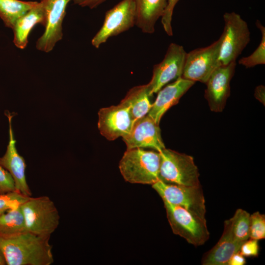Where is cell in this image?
Returning <instances> with one entry per match:
<instances>
[{
	"mask_svg": "<svg viewBox=\"0 0 265 265\" xmlns=\"http://www.w3.org/2000/svg\"><path fill=\"white\" fill-rule=\"evenodd\" d=\"M50 238L27 231L0 235V248L7 265H51L54 259Z\"/></svg>",
	"mask_w": 265,
	"mask_h": 265,
	"instance_id": "6da1fadb",
	"label": "cell"
},
{
	"mask_svg": "<svg viewBox=\"0 0 265 265\" xmlns=\"http://www.w3.org/2000/svg\"><path fill=\"white\" fill-rule=\"evenodd\" d=\"M160 162L159 152L136 148L127 149L119 168L127 182L152 185L159 180Z\"/></svg>",
	"mask_w": 265,
	"mask_h": 265,
	"instance_id": "7a4b0ae2",
	"label": "cell"
},
{
	"mask_svg": "<svg viewBox=\"0 0 265 265\" xmlns=\"http://www.w3.org/2000/svg\"><path fill=\"white\" fill-rule=\"evenodd\" d=\"M26 231L34 234L51 237L60 220L54 202L48 196L28 197L21 204Z\"/></svg>",
	"mask_w": 265,
	"mask_h": 265,
	"instance_id": "3957f363",
	"label": "cell"
},
{
	"mask_svg": "<svg viewBox=\"0 0 265 265\" xmlns=\"http://www.w3.org/2000/svg\"><path fill=\"white\" fill-rule=\"evenodd\" d=\"M159 180L186 186H200L199 173L191 156L166 149L160 152Z\"/></svg>",
	"mask_w": 265,
	"mask_h": 265,
	"instance_id": "277c9868",
	"label": "cell"
},
{
	"mask_svg": "<svg viewBox=\"0 0 265 265\" xmlns=\"http://www.w3.org/2000/svg\"><path fill=\"white\" fill-rule=\"evenodd\" d=\"M167 217L174 234L195 246L204 244L209 238L206 219L180 206L163 200Z\"/></svg>",
	"mask_w": 265,
	"mask_h": 265,
	"instance_id": "5b68a950",
	"label": "cell"
},
{
	"mask_svg": "<svg viewBox=\"0 0 265 265\" xmlns=\"http://www.w3.org/2000/svg\"><path fill=\"white\" fill-rule=\"evenodd\" d=\"M223 20L219 60L226 65L236 61L250 42V32L247 23L237 13H225Z\"/></svg>",
	"mask_w": 265,
	"mask_h": 265,
	"instance_id": "8992f818",
	"label": "cell"
},
{
	"mask_svg": "<svg viewBox=\"0 0 265 265\" xmlns=\"http://www.w3.org/2000/svg\"><path fill=\"white\" fill-rule=\"evenodd\" d=\"M222 38L207 47L187 53L182 77L206 83L212 73L221 65L219 60Z\"/></svg>",
	"mask_w": 265,
	"mask_h": 265,
	"instance_id": "52a82bcc",
	"label": "cell"
},
{
	"mask_svg": "<svg viewBox=\"0 0 265 265\" xmlns=\"http://www.w3.org/2000/svg\"><path fill=\"white\" fill-rule=\"evenodd\" d=\"M152 187L163 200L205 219V200L201 186H186L159 181Z\"/></svg>",
	"mask_w": 265,
	"mask_h": 265,
	"instance_id": "ba28073f",
	"label": "cell"
},
{
	"mask_svg": "<svg viewBox=\"0 0 265 265\" xmlns=\"http://www.w3.org/2000/svg\"><path fill=\"white\" fill-rule=\"evenodd\" d=\"M134 0H122L106 13L103 24L91 40L98 49L110 37L125 32L135 25Z\"/></svg>",
	"mask_w": 265,
	"mask_h": 265,
	"instance_id": "9c48e42d",
	"label": "cell"
},
{
	"mask_svg": "<svg viewBox=\"0 0 265 265\" xmlns=\"http://www.w3.org/2000/svg\"><path fill=\"white\" fill-rule=\"evenodd\" d=\"M186 54L182 46L174 43L169 45L162 60L154 66L152 78L147 84L150 96L169 82L182 77Z\"/></svg>",
	"mask_w": 265,
	"mask_h": 265,
	"instance_id": "30bf717a",
	"label": "cell"
},
{
	"mask_svg": "<svg viewBox=\"0 0 265 265\" xmlns=\"http://www.w3.org/2000/svg\"><path fill=\"white\" fill-rule=\"evenodd\" d=\"M72 0H40L46 18L45 30L36 43L40 51L51 52L63 37L62 23L68 4Z\"/></svg>",
	"mask_w": 265,
	"mask_h": 265,
	"instance_id": "8fae6325",
	"label": "cell"
},
{
	"mask_svg": "<svg viewBox=\"0 0 265 265\" xmlns=\"http://www.w3.org/2000/svg\"><path fill=\"white\" fill-rule=\"evenodd\" d=\"M133 124L129 106L121 101L116 106L102 108L98 112V129L108 140L125 136Z\"/></svg>",
	"mask_w": 265,
	"mask_h": 265,
	"instance_id": "7c38bea8",
	"label": "cell"
},
{
	"mask_svg": "<svg viewBox=\"0 0 265 265\" xmlns=\"http://www.w3.org/2000/svg\"><path fill=\"white\" fill-rule=\"evenodd\" d=\"M236 61L220 65L212 73L205 83L204 96L210 109L221 112L230 94V81L235 72Z\"/></svg>",
	"mask_w": 265,
	"mask_h": 265,
	"instance_id": "4fadbf2b",
	"label": "cell"
},
{
	"mask_svg": "<svg viewBox=\"0 0 265 265\" xmlns=\"http://www.w3.org/2000/svg\"><path fill=\"white\" fill-rule=\"evenodd\" d=\"M122 138L127 149L151 148L160 152L165 148L159 124L148 114L136 120L130 132Z\"/></svg>",
	"mask_w": 265,
	"mask_h": 265,
	"instance_id": "5bb4252c",
	"label": "cell"
},
{
	"mask_svg": "<svg viewBox=\"0 0 265 265\" xmlns=\"http://www.w3.org/2000/svg\"><path fill=\"white\" fill-rule=\"evenodd\" d=\"M9 122V142L5 154L0 158V166L6 169L11 175L16 190L26 197L32 195L26 176V163L24 158L19 155L16 148V140L12 127L13 115L10 112L5 113Z\"/></svg>",
	"mask_w": 265,
	"mask_h": 265,
	"instance_id": "9a60e30c",
	"label": "cell"
},
{
	"mask_svg": "<svg viewBox=\"0 0 265 265\" xmlns=\"http://www.w3.org/2000/svg\"><path fill=\"white\" fill-rule=\"evenodd\" d=\"M195 82L180 77L158 92L156 100L148 113L158 124L163 114L171 107L176 105L181 98Z\"/></svg>",
	"mask_w": 265,
	"mask_h": 265,
	"instance_id": "2e32d148",
	"label": "cell"
},
{
	"mask_svg": "<svg viewBox=\"0 0 265 265\" xmlns=\"http://www.w3.org/2000/svg\"><path fill=\"white\" fill-rule=\"evenodd\" d=\"M242 243L237 241L231 232L229 220L224 221L223 234L217 243L204 255V265H228L231 257L239 251Z\"/></svg>",
	"mask_w": 265,
	"mask_h": 265,
	"instance_id": "e0dca14e",
	"label": "cell"
},
{
	"mask_svg": "<svg viewBox=\"0 0 265 265\" xmlns=\"http://www.w3.org/2000/svg\"><path fill=\"white\" fill-rule=\"evenodd\" d=\"M135 25L144 33L152 34L158 20L162 16L167 0H134Z\"/></svg>",
	"mask_w": 265,
	"mask_h": 265,
	"instance_id": "ac0fdd59",
	"label": "cell"
},
{
	"mask_svg": "<svg viewBox=\"0 0 265 265\" xmlns=\"http://www.w3.org/2000/svg\"><path fill=\"white\" fill-rule=\"evenodd\" d=\"M38 24L44 26L46 24L45 14L40 1L19 18L15 22L12 29L14 33L13 43L20 49L26 48L29 34Z\"/></svg>",
	"mask_w": 265,
	"mask_h": 265,
	"instance_id": "d6986e66",
	"label": "cell"
},
{
	"mask_svg": "<svg viewBox=\"0 0 265 265\" xmlns=\"http://www.w3.org/2000/svg\"><path fill=\"white\" fill-rule=\"evenodd\" d=\"M150 97L147 85L144 84L132 88L121 100L129 106L133 123L150 111L152 106Z\"/></svg>",
	"mask_w": 265,
	"mask_h": 265,
	"instance_id": "ffe728a7",
	"label": "cell"
},
{
	"mask_svg": "<svg viewBox=\"0 0 265 265\" xmlns=\"http://www.w3.org/2000/svg\"><path fill=\"white\" fill-rule=\"evenodd\" d=\"M37 1L0 0V18L12 29L16 21L37 4Z\"/></svg>",
	"mask_w": 265,
	"mask_h": 265,
	"instance_id": "44dd1931",
	"label": "cell"
},
{
	"mask_svg": "<svg viewBox=\"0 0 265 265\" xmlns=\"http://www.w3.org/2000/svg\"><path fill=\"white\" fill-rule=\"evenodd\" d=\"M27 231L21 205L0 215V235H11Z\"/></svg>",
	"mask_w": 265,
	"mask_h": 265,
	"instance_id": "7402d4cb",
	"label": "cell"
},
{
	"mask_svg": "<svg viewBox=\"0 0 265 265\" xmlns=\"http://www.w3.org/2000/svg\"><path fill=\"white\" fill-rule=\"evenodd\" d=\"M250 215L246 211L238 209L228 219L234 237L241 243L249 238Z\"/></svg>",
	"mask_w": 265,
	"mask_h": 265,
	"instance_id": "603a6c76",
	"label": "cell"
},
{
	"mask_svg": "<svg viewBox=\"0 0 265 265\" xmlns=\"http://www.w3.org/2000/svg\"><path fill=\"white\" fill-rule=\"evenodd\" d=\"M256 25L262 34L260 43L250 55L241 57L238 60V63L246 68L265 64V28L258 20L256 22Z\"/></svg>",
	"mask_w": 265,
	"mask_h": 265,
	"instance_id": "cb8c5ba5",
	"label": "cell"
},
{
	"mask_svg": "<svg viewBox=\"0 0 265 265\" xmlns=\"http://www.w3.org/2000/svg\"><path fill=\"white\" fill-rule=\"evenodd\" d=\"M249 238L258 240L265 238V215L259 212L250 215Z\"/></svg>",
	"mask_w": 265,
	"mask_h": 265,
	"instance_id": "d4e9b609",
	"label": "cell"
},
{
	"mask_svg": "<svg viewBox=\"0 0 265 265\" xmlns=\"http://www.w3.org/2000/svg\"><path fill=\"white\" fill-rule=\"evenodd\" d=\"M28 197L18 191L0 195V215L23 203Z\"/></svg>",
	"mask_w": 265,
	"mask_h": 265,
	"instance_id": "484cf974",
	"label": "cell"
},
{
	"mask_svg": "<svg viewBox=\"0 0 265 265\" xmlns=\"http://www.w3.org/2000/svg\"><path fill=\"white\" fill-rule=\"evenodd\" d=\"M180 0H167V4L161 17V24L166 33L168 36L173 35L172 19L173 11L176 5Z\"/></svg>",
	"mask_w": 265,
	"mask_h": 265,
	"instance_id": "4316f807",
	"label": "cell"
},
{
	"mask_svg": "<svg viewBox=\"0 0 265 265\" xmlns=\"http://www.w3.org/2000/svg\"><path fill=\"white\" fill-rule=\"evenodd\" d=\"M17 191L10 174L0 166V195Z\"/></svg>",
	"mask_w": 265,
	"mask_h": 265,
	"instance_id": "83f0119b",
	"label": "cell"
},
{
	"mask_svg": "<svg viewBox=\"0 0 265 265\" xmlns=\"http://www.w3.org/2000/svg\"><path fill=\"white\" fill-rule=\"evenodd\" d=\"M259 251L258 240L250 238L241 244L239 251L244 257H257Z\"/></svg>",
	"mask_w": 265,
	"mask_h": 265,
	"instance_id": "f1b7e54d",
	"label": "cell"
},
{
	"mask_svg": "<svg viewBox=\"0 0 265 265\" xmlns=\"http://www.w3.org/2000/svg\"><path fill=\"white\" fill-rule=\"evenodd\" d=\"M106 0H73L74 4L82 7L93 9L103 3Z\"/></svg>",
	"mask_w": 265,
	"mask_h": 265,
	"instance_id": "f546056e",
	"label": "cell"
},
{
	"mask_svg": "<svg viewBox=\"0 0 265 265\" xmlns=\"http://www.w3.org/2000/svg\"><path fill=\"white\" fill-rule=\"evenodd\" d=\"M245 263L246 260L244 257L238 251L231 257L228 263V265H243Z\"/></svg>",
	"mask_w": 265,
	"mask_h": 265,
	"instance_id": "4dcf8cb0",
	"label": "cell"
},
{
	"mask_svg": "<svg viewBox=\"0 0 265 265\" xmlns=\"http://www.w3.org/2000/svg\"><path fill=\"white\" fill-rule=\"evenodd\" d=\"M254 96L256 99L265 105V87L263 85L257 86L254 92Z\"/></svg>",
	"mask_w": 265,
	"mask_h": 265,
	"instance_id": "1f68e13d",
	"label": "cell"
},
{
	"mask_svg": "<svg viewBox=\"0 0 265 265\" xmlns=\"http://www.w3.org/2000/svg\"><path fill=\"white\" fill-rule=\"evenodd\" d=\"M6 262L2 251L0 248V265H5Z\"/></svg>",
	"mask_w": 265,
	"mask_h": 265,
	"instance_id": "d6a6232c",
	"label": "cell"
}]
</instances>
